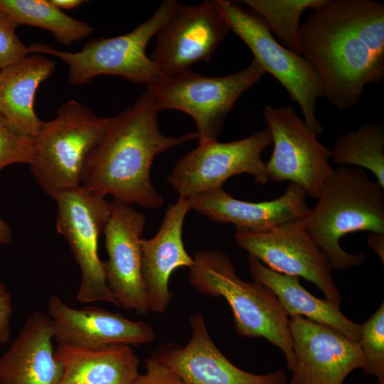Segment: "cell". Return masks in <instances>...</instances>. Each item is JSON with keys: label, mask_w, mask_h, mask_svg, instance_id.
<instances>
[{"label": "cell", "mask_w": 384, "mask_h": 384, "mask_svg": "<svg viewBox=\"0 0 384 384\" xmlns=\"http://www.w3.org/2000/svg\"><path fill=\"white\" fill-rule=\"evenodd\" d=\"M302 54L339 112L354 107L367 85L384 78V4L326 0L300 26Z\"/></svg>", "instance_id": "cell-1"}, {"label": "cell", "mask_w": 384, "mask_h": 384, "mask_svg": "<svg viewBox=\"0 0 384 384\" xmlns=\"http://www.w3.org/2000/svg\"><path fill=\"white\" fill-rule=\"evenodd\" d=\"M158 108L145 90L130 107L112 117L102 142L92 155L81 186L113 201L149 209L163 206V197L151 183L150 171L156 156L198 139L196 132L181 137L164 135Z\"/></svg>", "instance_id": "cell-2"}, {"label": "cell", "mask_w": 384, "mask_h": 384, "mask_svg": "<svg viewBox=\"0 0 384 384\" xmlns=\"http://www.w3.org/2000/svg\"><path fill=\"white\" fill-rule=\"evenodd\" d=\"M316 199L300 220L332 267L346 270L363 264L366 255L345 251L340 240L355 232L384 233V187L364 169L343 166L334 170Z\"/></svg>", "instance_id": "cell-3"}, {"label": "cell", "mask_w": 384, "mask_h": 384, "mask_svg": "<svg viewBox=\"0 0 384 384\" xmlns=\"http://www.w3.org/2000/svg\"><path fill=\"white\" fill-rule=\"evenodd\" d=\"M193 259L188 274L191 285L202 294L225 298L233 311L236 333L262 337L279 348L286 358V368L292 371L294 353L289 318L272 291L256 280H242L224 252L201 250Z\"/></svg>", "instance_id": "cell-4"}, {"label": "cell", "mask_w": 384, "mask_h": 384, "mask_svg": "<svg viewBox=\"0 0 384 384\" xmlns=\"http://www.w3.org/2000/svg\"><path fill=\"white\" fill-rule=\"evenodd\" d=\"M112 117H100L71 100L43 124L34 138L31 171L50 197L81 186L88 164L104 139Z\"/></svg>", "instance_id": "cell-5"}, {"label": "cell", "mask_w": 384, "mask_h": 384, "mask_svg": "<svg viewBox=\"0 0 384 384\" xmlns=\"http://www.w3.org/2000/svg\"><path fill=\"white\" fill-rule=\"evenodd\" d=\"M176 0H165L146 21L124 35L100 37L87 42L80 50H59L41 42L31 43L30 53L56 56L68 65V80L75 85L90 82L100 75L121 76L146 85L166 76L148 57L146 46L161 26L180 6Z\"/></svg>", "instance_id": "cell-6"}, {"label": "cell", "mask_w": 384, "mask_h": 384, "mask_svg": "<svg viewBox=\"0 0 384 384\" xmlns=\"http://www.w3.org/2000/svg\"><path fill=\"white\" fill-rule=\"evenodd\" d=\"M265 73L255 59L245 69L224 76H207L188 70L146 85L159 112L175 110L188 114L197 127L198 144L218 141L225 119L240 95Z\"/></svg>", "instance_id": "cell-7"}, {"label": "cell", "mask_w": 384, "mask_h": 384, "mask_svg": "<svg viewBox=\"0 0 384 384\" xmlns=\"http://www.w3.org/2000/svg\"><path fill=\"white\" fill-rule=\"evenodd\" d=\"M217 9L230 28L247 46L264 69L272 75L299 106L303 119L317 135L324 129L316 117V102L323 97L321 81L311 64L302 55L282 46L265 20L238 1L216 0Z\"/></svg>", "instance_id": "cell-8"}, {"label": "cell", "mask_w": 384, "mask_h": 384, "mask_svg": "<svg viewBox=\"0 0 384 384\" xmlns=\"http://www.w3.org/2000/svg\"><path fill=\"white\" fill-rule=\"evenodd\" d=\"M57 202L56 229L67 240L81 271L77 299L106 302L119 306L109 288L105 262L98 255V240L109 220L112 202L80 186L61 193Z\"/></svg>", "instance_id": "cell-9"}, {"label": "cell", "mask_w": 384, "mask_h": 384, "mask_svg": "<svg viewBox=\"0 0 384 384\" xmlns=\"http://www.w3.org/2000/svg\"><path fill=\"white\" fill-rule=\"evenodd\" d=\"M272 143L267 127L239 140L198 144L176 162L166 181L186 198L221 188L228 178L241 174L264 185L269 178L262 154Z\"/></svg>", "instance_id": "cell-10"}, {"label": "cell", "mask_w": 384, "mask_h": 384, "mask_svg": "<svg viewBox=\"0 0 384 384\" xmlns=\"http://www.w3.org/2000/svg\"><path fill=\"white\" fill-rule=\"evenodd\" d=\"M263 116L272 136L274 149L266 162L269 180L289 181L317 198L334 169L329 164L331 149L290 106L267 105Z\"/></svg>", "instance_id": "cell-11"}, {"label": "cell", "mask_w": 384, "mask_h": 384, "mask_svg": "<svg viewBox=\"0 0 384 384\" xmlns=\"http://www.w3.org/2000/svg\"><path fill=\"white\" fill-rule=\"evenodd\" d=\"M234 238L249 255L271 270L311 282L326 299L340 306L341 296L331 275L333 267L300 219L262 232L236 231Z\"/></svg>", "instance_id": "cell-12"}, {"label": "cell", "mask_w": 384, "mask_h": 384, "mask_svg": "<svg viewBox=\"0 0 384 384\" xmlns=\"http://www.w3.org/2000/svg\"><path fill=\"white\" fill-rule=\"evenodd\" d=\"M229 32L216 0L181 4L157 31L150 58L166 77L174 76L190 70L195 63L209 61Z\"/></svg>", "instance_id": "cell-13"}, {"label": "cell", "mask_w": 384, "mask_h": 384, "mask_svg": "<svg viewBox=\"0 0 384 384\" xmlns=\"http://www.w3.org/2000/svg\"><path fill=\"white\" fill-rule=\"evenodd\" d=\"M294 353L290 384H343L348 374L363 368L358 342L338 330L301 316L289 319Z\"/></svg>", "instance_id": "cell-14"}, {"label": "cell", "mask_w": 384, "mask_h": 384, "mask_svg": "<svg viewBox=\"0 0 384 384\" xmlns=\"http://www.w3.org/2000/svg\"><path fill=\"white\" fill-rule=\"evenodd\" d=\"M146 225L142 213L132 206L112 201L104 231L107 285L119 306L139 315L149 311L142 272L141 242Z\"/></svg>", "instance_id": "cell-15"}, {"label": "cell", "mask_w": 384, "mask_h": 384, "mask_svg": "<svg viewBox=\"0 0 384 384\" xmlns=\"http://www.w3.org/2000/svg\"><path fill=\"white\" fill-rule=\"evenodd\" d=\"M189 323L191 336L185 346L163 343L151 356L187 384H287L284 369L260 375L236 367L213 343L201 313L192 314Z\"/></svg>", "instance_id": "cell-16"}, {"label": "cell", "mask_w": 384, "mask_h": 384, "mask_svg": "<svg viewBox=\"0 0 384 384\" xmlns=\"http://www.w3.org/2000/svg\"><path fill=\"white\" fill-rule=\"evenodd\" d=\"M48 315L58 343L92 348L112 344L139 346L156 338L154 329L146 321H132L100 307L75 309L55 294L49 297Z\"/></svg>", "instance_id": "cell-17"}, {"label": "cell", "mask_w": 384, "mask_h": 384, "mask_svg": "<svg viewBox=\"0 0 384 384\" xmlns=\"http://www.w3.org/2000/svg\"><path fill=\"white\" fill-rule=\"evenodd\" d=\"M306 193L290 183L279 197L268 201L248 202L235 198L218 188L188 198L191 210L220 223H232L236 231L262 232L303 218L309 210Z\"/></svg>", "instance_id": "cell-18"}, {"label": "cell", "mask_w": 384, "mask_h": 384, "mask_svg": "<svg viewBox=\"0 0 384 384\" xmlns=\"http://www.w3.org/2000/svg\"><path fill=\"white\" fill-rule=\"evenodd\" d=\"M190 210L188 198L179 196L166 210L156 234L142 239V272L149 311H166L174 297L169 288L171 274L193 265L183 242V223Z\"/></svg>", "instance_id": "cell-19"}, {"label": "cell", "mask_w": 384, "mask_h": 384, "mask_svg": "<svg viewBox=\"0 0 384 384\" xmlns=\"http://www.w3.org/2000/svg\"><path fill=\"white\" fill-rule=\"evenodd\" d=\"M53 338L49 316L31 313L0 358V384H58L63 368L54 356Z\"/></svg>", "instance_id": "cell-20"}, {"label": "cell", "mask_w": 384, "mask_h": 384, "mask_svg": "<svg viewBox=\"0 0 384 384\" xmlns=\"http://www.w3.org/2000/svg\"><path fill=\"white\" fill-rule=\"evenodd\" d=\"M55 70V62L39 53H30L0 70V115L17 133L35 138L44 121L33 108L39 85Z\"/></svg>", "instance_id": "cell-21"}, {"label": "cell", "mask_w": 384, "mask_h": 384, "mask_svg": "<svg viewBox=\"0 0 384 384\" xmlns=\"http://www.w3.org/2000/svg\"><path fill=\"white\" fill-rule=\"evenodd\" d=\"M55 358L63 373L58 384H133L139 359L127 344L83 348L58 343Z\"/></svg>", "instance_id": "cell-22"}, {"label": "cell", "mask_w": 384, "mask_h": 384, "mask_svg": "<svg viewBox=\"0 0 384 384\" xmlns=\"http://www.w3.org/2000/svg\"><path fill=\"white\" fill-rule=\"evenodd\" d=\"M247 263L253 279L272 291L288 316H304L359 341L360 324L344 316L339 306L331 301L312 295L301 285L299 277L275 272L250 255Z\"/></svg>", "instance_id": "cell-23"}, {"label": "cell", "mask_w": 384, "mask_h": 384, "mask_svg": "<svg viewBox=\"0 0 384 384\" xmlns=\"http://www.w3.org/2000/svg\"><path fill=\"white\" fill-rule=\"evenodd\" d=\"M0 10L18 26L48 30L58 42L65 46L84 40L94 31L90 24L68 16L50 0H0Z\"/></svg>", "instance_id": "cell-24"}, {"label": "cell", "mask_w": 384, "mask_h": 384, "mask_svg": "<svg viewBox=\"0 0 384 384\" xmlns=\"http://www.w3.org/2000/svg\"><path fill=\"white\" fill-rule=\"evenodd\" d=\"M331 159L338 165L353 166L371 171L384 187V128L365 122L355 131L338 136L331 149Z\"/></svg>", "instance_id": "cell-25"}, {"label": "cell", "mask_w": 384, "mask_h": 384, "mask_svg": "<svg viewBox=\"0 0 384 384\" xmlns=\"http://www.w3.org/2000/svg\"><path fill=\"white\" fill-rule=\"evenodd\" d=\"M326 0H242L267 23L275 39L284 48L302 54L299 19L304 11L315 9Z\"/></svg>", "instance_id": "cell-26"}, {"label": "cell", "mask_w": 384, "mask_h": 384, "mask_svg": "<svg viewBox=\"0 0 384 384\" xmlns=\"http://www.w3.org/2000/svg\"><path fill=\"white\" fill-rule=\"evenodd\" d=\"M364 358L363 371L384 383V303L360 324L358 341Z\"/></svg>", "instance_id": "cell-27"}, {"label": "cell", "mask_w": 384, "mask_h": 384, "mask_svg": "<svg viewBox=\"0 0 384 384\" xmlns=\"http://www.w3.org/2000/svg\"><path fill=\"white\" fill-rule=\"evenodd\" d=\"M34 138L13 130L0 115V170L13 164L32 161Z\"/></svg>", "instance_id": "cell-28"}, {"label": "cell", "mask_w": 384, "mask_h": 384, "mask_svg": "<svg viewBox=\"0 0 384 384\" xmlns=\"http://www.w3.org/2000/svg\"><path fill=\"white\" fill-rule=\"evenodd\" d=\"M17 26L8 14L0 10V70L30 54L28 46L16 33Z\"/></svg>", "instance_id": "cell-29"}, {"label": "cell", "mask_w": 384, "mask_h": 384, "mask_svg": "<svg viewBox=\"0 0 384 384\" xmlns=\"http://www.w3.org/2000/svg\"><path fill=\"white\" fill-rule=\"evenodd\" d=\"M133 384H187L164 364L149 357L145 361V372L139 374Z\"/></svg>", "instance_id": "cell-30"}, {"label": "cell", "mask_w": 384, "mask_h": 384, "mask_svg": "<svg viewBox=\"0 0 384 384\" xmlns=\"http://www.w3.org/2000/svg\"><path fill=\"white\" fill-rule=\"evenodd\" d=\"M11 314V295L4 284L0 282V343H6L10 339Z\"/></svg>", "instance_id": "cell-31"}, {"label": "cell", "mask_w": 384, "mask_h": 384, "mask_svg": "<svg viewBox=\"0 0 384 384\" xmlns=\"http://www.w3.org/2000/svg\"><path fill=\"white\" fill-rule=\"evenodd\" d=\"M367 245L373 250L384 262V233H370L367 239Z\"/></svg>", "instance_id": "cell-32"}, {"label": "cell", "mask_w": 384, "mask_h": 384, "mask_svg": "<svg viewBox=\"0 0 384 384\" xmlns=\"http://www.w3.org/2000/svg\"><path fill=\"white\" fill-rule=\"evenodd\" d=\"M50 2L60 10H70L78 7L84 2L83 0H50Z\"/></svg>", "instance_id": "cell-33"}, {"label": "cell", "mask_w": 384, "mask_h": 384, "mask_svg": "<svg viewBox=\"0 0 384 384\" xmlns=\"http://www.w3.org/2000/svg\"><path fill=\"white\" fill-rule=\"evenodd\" d=\"M11 238L12 232L9 225L0 218V245L9 244Z\"/></svg>", "instance_id": "cell-34"}]
</instances>
